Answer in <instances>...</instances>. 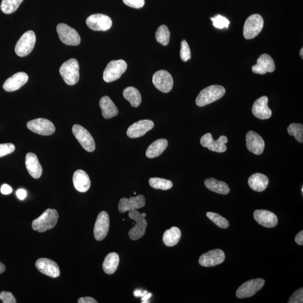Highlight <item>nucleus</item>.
<instances>
[{
    "mask_svg": "<svg viewBox=\"0 0 303 303\" xmlns=\"http://www.w3.org/2000/svg\"><path fill=\"white\" fill-rule=\"evenodd\" d=\"M73 134L84 149L92 152L95 149V142L89 131L81 125L75 124L73 126Z\"/></svg>",
    "mask_w": 303,
    "mask_h": 303,
    "instance_id": "obj_9",
    "label": "nucleus"
},
{
    "mask_svg": "<svg viewBox=\"0 0 303 303\" xmlns=\"http://www.w3.org/2000/svg\"><path fill=\"white\" fill-rule=\"evenodd\" d=\"M35 267L40 273L52 278H57L61 274V271L57 263L50 259H38L35 262Z\"/></svg>",
    "mask_w": 303,
    "mask_h": 303,
    "instance_id": "obj_17",
    "label": "nucleus"
},
{
    "mask_svg": "<svg viewBox=\"0 0 303 303\" xmlns=\"http://www.w3.org/2000/svg\"><path fill=\"white\" fill-rule=\"evenodd\" d=\"M264 26V19L259 14L249 16L245 21L243 35L246 39H252L256 37L261 32Z\"/></svg>",
    "mask_w": 303,
    "mask_h": 303,
    "instance_id": "obj_4",
    "label": "nucleus"
},
{
    "mask_svg": "<svg viewBox=\"0 0 303 303\" xmlns=\"http://www.w3.org/2000/svg\"><path fill=\"white\" fill-rule=\"evenodd\" d=\"M254 220L261 226L267 228H273L276 226L278 218L276 214L267 210H256L253 213Z\"/></svg>",
    "mask_w": 303,
    "mask_h": 303,
    "instance_id": "obj_22",
    "label": "nucleus"
},
{
    "mask_svg": "<svg viewBox=\"0 0 303 303\" xmlns=\"http://www.w3.org/2000/svg\"><path fill=\"white\" fill-rule=\"evenodd\" d=\"M26 166L28 172L34 179L41 177L42 167L40 164L37 155L33 153H27L26 157Z\"/></svg>",
    "mask_w": 303,
    "mask_h": 303,
    "instance_id": "obj_25",
    "label": "nucleus"
},
{
    "mask_svg": "<svg viewBox=\"0 0 303 303\" xmlns=\"http://www.w3.org/2000/svg\"><path fill=\"white\" fill-rule=\"evenodd\" d=\"M182 233L180 229L177 227H171L163 234V242L167 246L176 245L181 238Z\"/></svg>",
    "mask_w": 303,
    "mask_h": 303,
    "instance_id": "obj_31",
    "label": "nucleus"
},
{
    "mask_svg": "<svg viewBox=\"0 0 303 303\" xmlns=\"http://www.w3.org/2000/svg\"><path fill=\"white\" fill-rule=\"evenodd\" d=\"M0 300L2 301L3 303H16L17 301L15 298L13 294L10 292H2L0 294Z\"/></svg>",
    "mask_w": 303,
    "mask_h": 303,
    "instance_id": "obj_44",
    "label": "nucleus"
},
{
    "mask_svg": "<svg viewBox=\"0 0 303 303\" xmlns=\"http://www.w3.org/2000/svg\"><path fill=\"white\" fill-rule=\"evenodd\" d=\"M152 82L157 90L163 93H168L173 89L174 81L168 71L159 70L153 76Z\"/></svg>",
    "mask_w": 303,
    "mask_h": 303,
    "instance_id": "obj_11",
    "label": "nucleus"
},
{
    "mask_svg": "<svg viewBox=\"0 0 303 303\" xmlns=\"http://www.w3.org/2000/svg\"><path fill=\"white\" fill-rule=\"evenodd\" d=\"M127 63L123 60L111 61L103 71V78L107 83L117 81L127 69Z\"/></svg>",
    "mask_w": 303,
    "mask_h": 303,
    "instance_id": "obj_6",
    "label": "nucleus"
},
{
    "mask_svg": "<svg viewBox=\"0 0 303 303\" xmlns=\"http://www.w3.org/2000/svg\"><path fill=\"white\" fill-rule=\"evenodd\" d=\"M302 193H303V187H302Z\"/></svg>",
    "mask_w": 303,
    "mask_h": 303,
    "instance_id": "obj_54",
    "label": "nucleus"
},
{
    "mask_svg": "<svg viewBox=\"0 0 303 303\" xmlns=\"http://www.w3.org/2000/svg\"><path fill=\"white\" fill-rule=\"evenodd\" d=\"M18 198L21 200H24L27 197V191L25 189H20L16 192Z\"/></svg>",
    "mask_w": 303,
    "mask_h": 303,
    "instance_id": "obj_47",
    "label": "nucleus"
},
{
    "mask_svg": "<svg viewBox=\"0 0 303 303\" xmlns=\"http://www.w3.org/2000/svg\"><path fill=\"white\" fill-rule=\"evenodd\" d=\"M5 266L2 264L1 262H0V274H1L4 273V271H5Z\"/></svg>",
    "mask_w": 303,
    "mask_h": 303,
    "instance_id": "obj_51",
    "label": "nucleus"
},
{
    "mask_svg": "<svg viewBox=\"0 0 303 303\" xmlns=\"http://www.w3.org/2000/svg\"><path fill=\"white\" fill-rule=\"evenodd\" d=\"M154 122L150 120H143L135 122L127 130V135L130 138H137L143 136L149 131L153 129Z\"/></svg>",
    "mask_w": 303,
    "mask_h": 303,
    "instance_id": "obj_20",
    "label": "nucleus"
},
{
    "mask_svg": "<svg viewBox=\"0 0 303 303\" xmlns=\"http://www.w3.org/2000/svg\"><path fill=\"white\" fill-rule=\"evenodd\" d=\"M103 117L109 119L117 117L119 113L117 107L108 96L102 97L99 101Z\"/></svg>",
    "mask_w": 303,
    "mask_h": 303,
    "instance_id": "obj_27",
    "label": "nucleus"
},
{
    "mask_svg": "<svg viewBox=\"0 0 303 303\" xmlns=\"http://www.w3.org/2000/svg\"><path fill=\"white\" fill-rule=\"evenodd\" d=\"M180 55L182 61H183L186 62L191 59L190 47L185 40H183L181 43Z\"/></svg>",
    "mask_w": 303,
    "mask_h": 303,
    "instance_id": "obj_40",
    "label": "nucleus"
},
{
    "mask_svg": "<svg viewBox=\"0 0 303 303\" xmlns=\"http://www.w3.org/2000/svg\"><path fill=\"white\" fill-rule=\"evenodd\" d=\"M269 183V178L265 175L260 173L254 174L248 179L250 188L258 192L264 191L268 186Z\"/></svg>",
    "mask_w": 303,
    "mask_h": 303,
    "instance_id": "obj_28",
    "label": "nucleus"
},
{
    "mask_svg": "<svg viewBox=\"0 0 303 303\" xmlns=\"http://www.w3.org/2000/svg\"><path fill=\"white\" fill-rule=\"evenodd\" d=\"M36 36L33 30H29L24 33L16 44L15 51L20 57H26L34 49Z\"/></svg>",
    "mask_w": 303,
    "mask_h": 303,
    "instance_id": "obj_5",
    "label": "nucleus"
},
{
    "mask_svg": "<svg viewBox=\"0 0 303 303\" xmlns=\"http://www.w3.org/2000/svg\"><path fill=\"white\" fill-rule=\"evenodd\" d=\"M27 126L33 133L42 135H51L55 133L56 130L53 122L42 118L30 121L27 123Z\"/></svg>",
    "mask_w": 303,
    "mask_h": 303,
    "instance_id": "obj_13",
    "label": "nucleus"
},
{
    "mask_svg": "<svg viewBox=\"0 0 303 303\" xmlns=\"http://www.w3.org/2000/svg\"><path fill=\"white\" fill-rule=\"evenodd\" d=\"M15 147L12 143L0 144V157L11 154L15 151Z\"/></svg>",
    "mask_w": 303,
    "mask_h": 303,
    "instance_id": "obj_41",
    "label": "nucleus"
},
{
    "mask_svg": "<svg viewBox=\"0 0 303 303\" xmlns=\"http://www.w3.org/2000/svg\"><path fill=\"white\" fill-rule=\"evenodd\" d=\"M88 27L94 31H106L112 27V20L104 14H95L88 17L86 21Z\"/></svg>",
    "mask_w": 303,
    "mask_h": 303,
    "instance_id": "obj_12",
    "label": "nucleus"
},
{
    "mask_svg": "<svg viewBox=\"0 0 303 303\" xmlns=\"http://www.w3.org/2000/svg\"><path fill=\"white\" fill-rule=\"evenodd\" d=\"M142 216L143 217H145L146 216V213H142Z\"/></svg>",
    "mask_w": 303,
    "mask_h": 303,
    "instance_id": "obj_53",
    "label": "nucleus"
},
{
    "mask_svg": "<svg viewBox=\"0 0 303 303\" xmlns=\"http://www.w3.org/2000/svg\"><path fill=\"white\" fill-rule=\"evenodd\" d=\"M123 95L130 105L134 107H137L141 105L142 97L139 91L133 87H129L123 91Z\"/></svg>",
    "mask_w": 303,
    "mask_h": 303,
    "instance_id": "obj_33",
    "label": "nucleus"
},
{
    "mask_svg": "<svg viewBox=\"0 0 303 303\" xmlns=\"http://www.w3.org/2000/svg\"><path fill=\"white\" fill-rule=\"evenodd\" d=\"M295 241L297 243L298 245H303V231L302 230L301 232L299 233L295 238Z\"/></svg>",
    "mask_w": 303,
    "mask_h": 303,
    "instance_id": "obj_48",
    "label": "nucleus"
},
{
    "mask_svg": "<svg viewBox=\"0 0 303 303\" xmlns=\"http://www.w3.org/2000/svg\"><path fill=\"white\" fill-rule=\"evenodd\" d=\"M29 81V75L26 73L19 72L7 79L3 85V89L7 91H14L21 89Z\"/></svg>",
    "mask_w": 303,
    "mask_h": 303,
    "instance_id": "obj_24",
    "label": "nucleus"
},
{
    "mask_svg": "<svg viewBox=\"0 0 303 303\" xmlns=\"http://www.w3.org/2000/svg\"><path fill=\"white\" fill-rule=\"evenodd\" d=\"M246 147L250 152L260 155L264 152L265 143L260 135L253 131H249L246 135Z\"/></svg>",
    "mask_w": 303,
    "mask_h": 303,
    "instance_id": "obj_18",
    "label": "nucleus"
},
{
    "mask_svg": "<svg viewBox=\"0 0 303 303\" xmlns=\"http://www.w3.org/2000/svg\"><path fill=\"white\" fill-rule=\"evenodd\" d=\"M265 284L262 278L253 279L242 285L237 291L236 295L239 299L250 298L260 291Z\"/></svg>",
    "mask_w": 303,
    "mask_h": 303,
    "instance_id": "obj_10",
    "label": "nucleus"
},
{
    "mask_svg": "<svg viewBox=\"0 0 303 303\" xmlns=\"http://www.w3.org/2000/svg\"><path fill=\"white\" fill-rule=\"evenodd\" d=\"M227 142L228 139L225 135H221L218 140L214 141L210 133L205 134L201 139V144L203 147L217 153L225 152L227 150L226 144Z\"/></svg>",
    "mask_w": 303,
    "mask_h": 303,
    "instance_id": "obj_14",
    "label": "nucleus"
},
{
    "mask_svg": "<svg viewBox=\"0 0 303 303\" xmlns=\"http://www.w3.org/2000/svg\"><path fill=\"white\" fill-rule=\"evenodd\" d=\"M147 293V291H145V292H142L141 290H135L134 292V295L135 297H143L145 296Z\"/></svg>",
    "mask_w": 303,
    "mask_h": 303,
    "instance_id": "obj_49",
    "label": "nucleus"
},
{
    "mask_svg": "<svg viewBox=\"0 0 303 303\" xmlns=\"http://www.w3.org/2000/svg\"><path fill=\"white\" fill-rule=\"evenodd\" d=\"M288 132L300 143L303 142V125L301 123H293L288 126Z\"/></svg>",
    "mask_w": 303,
    "mask_h": 303,
    "instance_id": "obj_37",
    "label": "nucleus"
},
{
    "mask_svg": "<svg viewBox=\"0 0 303 303\" xmlns=\"http://www.w3.org/2000/svg\"><path fill=\"white\" fill-rule=\"evenodd\" d=\"M59 214L57 210L47 209L38 218L35 219L32 222V228L39 233L45 232L50 230L57 224Z\"/></svg>",
    "mask_w": 303,
    "mask_h": 303,
    "instance_id": "obj_2",
    "label": "nucleus"
},
{
    "mask_svg": "<svg viewBox=\"0 0 303 303\" xmlns=\"http://www.w3.org/2000/svg\"><path fill=\"white\" fill-rule=\"evenodd\" d=\"M225 260V254L221 249H217L203 254L199 263L203 267H214L222 264Z\"/></svg>",
    "mask_w": 303,
    "mask_h": 303,
    "instance_id": "obj_16",
    "label": "nucleus"
},
{
    "mask_svg": "<svg viewBox=\"0 0 303 303\" xmlns=\"http://www.w3.org/2000/svg\"><path fill=\"white\" fill-rule=\"evenodd\" d=\"M207 217L221 229H227L229 226V222L224 217L217 213L207 212Z\"/></svg>",
    "mask_w": 303,
    "mask_h": 303,
    "instance_id": "obj_38",
    "label": "nucleus"
},
{
    "mask_svg": "<svg viewBox=\"0 0 303 303\" xmlns=\"http://www.w3.org/2000/svg\"><path fill=\"white\" fill-rule=\"evenodd\" d=\"M226 90L224 87L212 85L205 88L199 93L196 98V105L203 107L218 100L225 95Z\"/></svg>",
    "mask_w": 303,
    "mask_h": 303,
    "instance_id": "obj_1",
    "label": "nucleus"
},
{
    "mask_svg": "<svg viewBox=\"0 0 303 303\" xmlns=\"http://www.w3.org/2000/svg\"><path fill=\"white\" fill-rule=\"evenodd\" d=\"M170 32L168 28L165 25L159 26L155 32L157 41L163 46H167L170 42Z\"/></svg>",
    "mask_w": 303,
    "mask_h": 303,
    "instance_id": "obj_35",
    "label": "nucleus"
},
{
    "mask_svg": "<svg viewBox=\"0 0 303 303\" xmlns=\"http://www.w3.org/2000/svg\"><path fill=\"white\" fill-rule=\"evenodd\" d=\"M205 184L207 189L214 193L222 195H226L230 193L229 187L226 182L218 181L214 178L206 179L205 181Z\"/></svg>",
    "mask_w": 303,
    "mask_h": 303,
    "instance_id": "obj_30",
    "label": "nucleus"
},
{
    "mask_svg": "<svg viewBox=\"0 0 303 303\" xmlns=\"http://www.w3.org/2000/svg\"><path fill=\"white\" fill-rule=\"evenodd\" d=\"M63 81L70 86L77 84L79 80V64L75 59H70L65 61L60 68Z\"/></svg>",
    "mask_w": 303,
    "mask_h": 303,
    "instance_id": "obj_3",
    "label": "nucleus"
},
{
    "mask_svg": "<svg viewBox=\"0 0 303 303\" xmlns=\"http://www.w3.org/2000/svg\"><path fill=\"white\" fill-rule=\"evenodd\" d=\"M275 68L273 59L270 55L265 54L258 59L257 64L252 67V70L255 74L264 75L267 73L273 72Z\"/></svg>",
    "mask_w": 303,
    "mask_h": 303,
    "instance_id": "obj_21",
    "label": "nucleus"
},
{
    "mask_svg": "<svg viewBox=\"0 0 303 303\" xmlns=\"http://www.w3.org/2000/svg\"><path fill=\"white\" fill-rule=\"evenodd\" d=\"M78 303H97L98 302L93 298L87 297L85 298H79L78 301Z\"/></svg>",
    "mask_w": 303,
    "mask_h": 303,
    "instance_id": "obj_45",
    "label": "nucleus"
},
{
    "mask_svg": "<svg viewBox=\"0 0 303 303\" xmlns=\"http://www.w3.org/2000/svg\"><path fill=\"white\" fill-rule=\"evenodd\" d=\"M126 5L135 9H141L145 5V0H123Z\"/></svg>",
    "mask_w": 303,
    "mask_h": 303,
    "instance_id": "obj_43",
    "label": "nucleus"
},
{
    "mask_svg": "<svg viewBox=\"0 0 303 303\" xmlns=\"http://www.w3.org/2000/svg\"><path fill=\"white\" fill-rule=\"evenodd\" d=\"M110 227L109 214L105 211L99 213L94 227V236L98 241L104 239L108 234Z\"/></svg>",
    "mask_w": 303,
    "mask_h": 303,
    "instance_id": "obj_15",
    "label": "nucleus"
},
{
    "mask_svg": "<svg viewBox=\"0 0 303 303\" xmlns=\"http://www.w3.org/2000/svg\"><path fill=\"white\" fill-rule=\"evenodd\" d=\"M13 189L11 187L7 184H3L1 188V192L4 195L9 194L12 193Z\"/></svg>",
    "mask_w": 303,
    "mask_h": 303,
    "instance_id": "obj_46",
    "label": "nucleus"
},
{
    "mask_svg": "<svg viewBox=\"0 0 303 303\" xmlns=\"http://www.w3.org/2000/svg\"><path fill=\"white\" fill-rule=\"evenodd\" d=\"M120 258L116 253H110L106 257L102 265L103 270L106 274H112L117 271Z\"/></svg>",
    "mask_w": 303,
    "mask_h": 303,
    "instance_id": "obj_32",
    "label": "nucleus"
},
{
    "mask_svg": "<svg viewBox=\"0 0 303 303\" xmlns=\"http://www.w3.org/2000/svg\"><path fill=\"white\" fill-rule=\"evenodd\" d=\"M303 303V289H299L295 292L289 299L288 303Z\"/></svg>",
    "mask_w": 303,
    "mask_h": 303,
    "instance_id": "obj_42",
    "label": "nucleus"
},
{
    "mask_svg": "<svg viewBox=\"0 0 303 303\" xmlns=\"http://www.w3.org/2000/svg\"><path fill=\"white\" fill-rule=\"evenodd\" d=\"M152 297V294L151 293H147L146 295H145L144 296H143L142 298V301H143L142 303H149V302L148 301V300H149V299Z\"/></svg>",
    "mask_w": 303,
    "mask_h": 303,
    "instance_id": "obj_50",
    "label": "nucleus"
},
{
    "mask_svg": "<svg viewBox=\"0 0 303 303\" xmlns=\"http://www.w3.org/2000/svg\"><path fill=\"white\" fill-rule=\"evenodd\" d=\"M129 216L135 221V226L129 231V238L133 241L138 240L146 233L147 221L137 210L129 211Z\"/></svg>",
    "mask_w": 303,
    "mask_h": 303,
    "instance_id": "obj_8",
    "label": "nucleus"
},
{
    "mask_svg": "<svg viewBox=\"0 0 303 303\" xmlns=\"http://www.w3.org/2000/svg\"><path fill=\"white\" fill-rule=\"evenodd\" d=\"M300 56L302 59H303V48L300 51Z\"/></svg>",
    "mask_w": 303,
    "mask_h": 303,
    "instance_id": "obj_52",
    "label": "nucleus"
},
{
    "mask_svg": "<svg viewBox=\"0 0 303 303\" xmlns=\"http://www.w3.org/2000/svg\"><path fill=\"white\" fill-rule=\"evenodd\" d=\"M213 22V25L215 28L218 29H223L224 28L227 29L230 25V21L226 18L221 15L215 16L213 18H211Z\"/></svg>",
    "mask_w": 303,
    "mask_h": 303,
    "instance_id": "obj_39",
    "label": "nucleus"
},
{
    "mask_svg": "<svg viewBox=\"0 0 303 303\" xmlns=\"http://www.w3.org/2000/svg\"><path fill=\"white\" fill-rule=\"evenodd\" d=\"M57 32L61 41L69 46H78L81 39L77 31L65 24H59L57 26Z\"/></svg>",
    "mask_w": 303,
    "mask_h": 303,
    "instance_id": "obj_7",
    "label": "nucleus"
},
{
    "mask_svg": "<svg viewBox=\"0 0 303 303\" xmlns=\"http://www.w3.org/2000/svg\"><path fill=\"white\" fill-rule=\"evenodd\" d=\"M73 181L75 189L79 192L85 193L90 188V179L85 171H76L73 175Z\"/></svg>",
    "mask_w": 303,
    "mask_h": 303,
    "instance_id": "obj_26",
    "label": "nucleus"
},
{
    "mask_svg": "<svg viewBox=\"0 0 303 303\" xmlns=\"http://www.w3.org/2000/svg\"><path fill=\"white\" fill-rule=\"evenodd\" d=\"M269 98L263 96L254 102L252 107V113L255 117L261 120L269 119L272 116V111L268 106Z\"/></svg>",
    "mask_w": 303,
    "mask_h": 303,
    "instance_id": "obj_23",
    "label": "nucleus"
},
{
    "mask_svg": "<svg viewBox=\"0 0 303 303\" xmlns=\"http://www.w3.org/2000/svg\"><path fill=\"white\" fill-rule=\"evenodd\" d=\"M149 184L152 188L163 190L170 189L173 186L172 182L158 178H151L149 180Z\"/></svg>",
    "mask_w": 303,
    "mask_h": 303,
    "instance_id": "obj_34",
    "label": "nucleus"
},
{
    "mask_svg": "<svg viewBox=\"0 0 303 303\" xmlns=\"http://www.w3.org/2000/svg\"><path fill=\"white\" fill-rule=\"evenodd\" d=\"M23 0H2L1 10L3 13L11 14L17 11Z\"/></svg>",
    "mask_w": 303,
    "mask_h": 303,
    "instance_id": "obj_36",
    "label": "nucleus"
},
{
    "mask_svg": "<svg viewBox=\"0 0 303 303\" xmlns=\"http://www.w3.org/2000/svg\"><path fill=\"white\" fill-rule=\"evenodd\" d=\"M168 146V141L165 139H159L149 147L146 151V156L149 158L157 157L165 151Z\"/></svg>",
    "mask_w": 303,
    "mask_h": 303,
    "instance_id": "obj_29",
    "label": "nucleus"
},
{
    "mask_svg": "<svg viewBox=\"0 0 303 303\" xmlns=\"http://www.w3.org/2000/svg\"><path fill=\"white\" fill-rule=\"evenodd\" d=\"M145 197L143 195L130 197L129 199L123 198L120 200L119 211L121 213H124L126 211L137 210L142 208L145 206Z\"/></svg>",
    "mask_w": 303,
    "mask_h": 303,
    "instance_id": "obj_19",
    "label": "nucleus"
}]
</instances>
